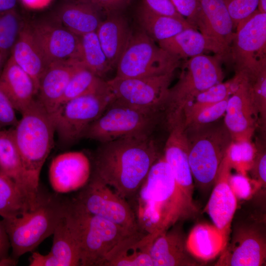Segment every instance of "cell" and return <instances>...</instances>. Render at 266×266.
<instances>
[{
  "instance_id": "1f68e13d",
  "label": "cell",
  "mask_w": 266,
  "mask_h": 266,
  "mask_svg": "<svg viewBox=\"0 0 266 266\" xmlns=\"http://www.w3.org/2000/svg\"><path fill=\"white\" fill-rule=\"evenodd\" d=\"M159 46L180 60H187L209 51L205 37L192 28L158 42Z\"/></svg>"
},
{
  "instance_id": "f6af8a7d",
  "label": "cell",
  "mask_w": 266,
  "mask_h": 266,
  "mask_svg": "<svg viewBox=\"0 0 266 266\" xmlns=\"http://www.w3.org/2000/svg\"><path fill=\"white\" fill-rule=\"evenodd\" d=\"M16 109L0 89V128L14 127L18 122Z\"/></svg>"
},
{
  "instance_id": "ac0fdd59",
  "label": "cell",
  "mask_w": 266,
  "mask_h": 266,
  "mask_svg": "<svg viewBox=\"0 0 266 266\" xmlns=\"http://www.w3.org/2000/svg\"><path fill=\"white\" fill-rule=\"evenodd\" d=\"M203 16L201 33L206 38L209 51L222 61L229 57L234 34L232 18L222 0H199Z\"/></svg>"
},
{
  "instance_id": "f907efd6",
  "label": "cell",
  "mask_w": 266,
  "mask_h": 266,
  "mask_svg": "<svg viewBox=\"0 0 266 266\" xmlns=\"http://www.w3.org/2000/svg\"><path fill=\"white\" fill-rule=\"evenodd\" d=\"M10 247H11L10 243L0 240V260L9 257L8 251Z\"/></svg>"
},
{
  "instance_id": "681fc988",
  "label": "cell",
  "mask_w": 266,
  "mask_h": 266,
  "mask_svg": "<svg viewBox=\"0 0 266 266\" xmlns=\"http://www.w3.org/2000/svg\"><path fill=\"white\" fill-rule=\"evenodd\" d=\"M17 0H0V12L15 9Z\"/></svg>"
},
{
  "instance_id": "4fadbf2b",
  "label": "cell",
  "mask_w": 266,
  "mask_h": 266,
  "mask_svg": "<svg viewBox=\"0 0 266 266\" xmlns=\"http://www.w3.org/2000/svg\"><path fill=\"white\" fill-rule=\"evenodd\" d=\"M78 205L80 209V266H102L110 251L120 241L134 233L88 213Z\"/></svg>"
},
{
  "instance_id": "f5cc1de1",
  "label": "cell",
  "mask_w": 266,
  "mask_h": 266,
  "mask_svg": "<svg viewBox=\"0 0 266 266\" xmlns=\"http://www.w3.org/2000/svg\"><path fill=\"white\" fill-rule=\"evenodd\" d=\"M257 9L261 13H266V0H258Z\"/></svg>"
},
{
  "instance_id": "83f0119b",
  "label": "cell",
  "mask_w": 266,
  "mask_h": 266,
  "mask_svg": "<svg viewBox=\"0 0 266 266\" xmlns=\"http://www.w3.org/2000/svg\"><path fill=\"white\" fill-rule=\"evenodd\" d=\"M33 79L38 91L40 78L48 66L25 24L10 55Z\"/></svg>"
},
{
  "instance_id": "c3c4849f",
  "label": "cell",
  "mask_w": 266,
  "mask_h": 266,
  "mask_svg": "<svg viewBox=\"0 0 266 266\" xmlns=\"http://www.w3.org/2000/svg\"><path fill=\"white\" fill-rule=\"evenodd\" d=\"M27 8L33 9L43 8L49 4L52 0H21Z\"/></svg>"
},
{
  "instance_id": "d590c367",
  "label": "cell",
  "mask_w": 266,
  "mask_h": 266,
  "mask_svg": "<svg viewBox=\"0 0 266 266\" xmlns=\"http://www.w3.org/2000/svg\"><path fill=\"white\" fill-rule=\"evenodd\" d=\"M79 37L83 66L102 78L112 68L107 61L96 32L88 33Z\"/></svg>"
},
{
  "instance_id": "bcb514c9",
  "label": "cell",
  "mask_w": 266,
  "mask_h": 266,
  "mask_svg": "<svg viewBox=\"0 0 266 266\" xmlns=\"http://www.w3.org/2000/svg\"><path fill=\"white\" fill-rule=\"evenodd\" d=\"M257 151L250 170L257 182L266 186V153L264 145L257 144Z\"/></svg>"
},
{
  "instance_id": "6da1fadb",
  "label": "cell",
  "mask_w": 266,
  "mask_h": 266,
  "mask_svg": "<svg viewBox=\"0 0 266 266\" xmlns=\"http://www.w3.org/2000/svg\"><path fill=\"white\" fill-rule=\"evenodd\" d=\"M140 231L161 233L179 222L194 218L199 209L184 195L162 155L151 167L133 198L128 201Z\"/></svg>"
},
{
  "instance_id": "60d3db41",
  "label": "cell",
  "mask_w": 266,
  "mask_h": 266,
  "mask_svg": "<svg viewBox=\"0 0 266 266\" xmlns=\"http://www.w3.org/2000/svg\"><path fill=\"white\" fill-rule=\"evenodd\" d=\"M233 22L234 30L237 25L256 9L258 0H222Z\"/></svg>"
},
{
  "instance_id": "4dcf8cb0",
  "label": "cell",
  "mask_w": 266,
  "mask_h": 266,
  "mask_svg": "<svg viewBox=\"0 0 266 266\" xmlns=\"http://www.w3.org/2000/svg\"><path fill=\"white\" fill-rule=\"evenodd\" d=\"M136 19L141 30L157 42L168 38L185 29L192 28L187 22L156 14L142 4L137 10Z\"/></svg>"
},
{
  "instance_id": "f546056e",
  "label": "cell",
  "mask_w": 266,
  "mask_h": 266,
  "mask_svg": "<svg viewBox=\"0 0 266 266\" xmlns=\"http://www.w3.org/2000/svg\"><path fill=\"white\" fill-rule=\"evenodd\" d=\"M97 9L91 2L69 3L62 7L58 18L64 27L80 36L96 32L101 22Z\"/></svg>"
},
{
  "instance_id": "ab89813d",
  "label": "cell",
  "mask_w": 266,
  "mask_h": 266,
  "mask_svg": "<svg viewBox=\"0 0 266 266\" xmlns=\"http://www.w3.org/2000/svg\"><path fill=\"white\" fill-rule=\"evenodd\" d=\"M178 12L194 29L200 33L203 16L199 0H171Z\"/></svg>"
},
{
  "instance_id": "44dd1931",
  "label": "cell",
  "mask_w": 266,
  "mask_h": 266,
  "mask_svg": "<svg viewBox=\"0 0 266 266\" xmlns=\"http://www.w3.org/2000/svg\"><path fill=\"white\" fill-rule=\"evenodd\" d=\"M231 168L224 157L213 190L204 208L214 225L228 238L237 207V199L228 181Z\"/></svg>"
},
{
  "instance_id": "d4e9b609",
  "label": "cell",
  "mask_w": 266,
  "mask_h": 266,
  "mask_svg": "<svg viewBox=\"0 0 266 266\" xmlns=\"http://www.w3.org/2000/svg\"><path fill=\"white\" fill-rule=\"evenodd\" d=\"M0 89L20 113L33 102L37 94L33 79L10 56L0 75Z\"/></svg>"
},
{
  "instance_id": "db71d44e",
  "label": "cell",
  "mask_w": 266,
  "mask_h": 266,
  "mask_svg": "<svg viewBox=\"0 0 266 266\" xmlns=\"http://www.w3.org/2000/svg\"><path fill=\"white\" fill-rule=\"evenodd\" d=\"M5 63V61H4L0 56V75L1 73Z\"/></svg>"
},
{
  "instance_id": "f1b7e54d",
  "label": "cell",
  "mask_w": 266,
  "mask_h": 266,
  "mask_svg": "<svg viewBox=\"0 0 266 266\" xmlns=\"http://www.w3.org/2000/svg\"><path fill=\"white\" fill-rule=\"evenodd\" d=\"M228 240L214 225L199 224L187 237L186 245L188 251L195 258L206 262L220 254Z\"/></svg>"
},
{
  "instance_id": "9a60e30c",
  "label": "cell",
  "mask_w": 266,
  "mask_h": 266,
  "mask_svg": "<svg viewBox=\"0 0 266 266\" xmlns=\"http://www.w3.org/2000/svg\"><path fill=\"white\" fill-rule=\"evenodd\" d=\"M28 25L34 42L48 65L67 60L81 62L80 37L62 24L41 21Z\"/></svg>"
},
{
  "instance_id": "8d00e7d4",
  "label": "cell",
  "mask_w": 266,
  "mask_h": 266,
  "mask_svg": "<svg viewBox=\"0 0 266 266\" xmlns=\"http://www.w3.org/2000/svg\"><path fill=\"white\" fill-rule=\"evenodd\" d=\"M24 25L15 9L0 12V56L4 61L10 55Z\"/></svg>"
},
{
  "instance_id": "7c38bea8",
  "label": "cell",
  "mask_w": 266,
  "mask_h": 266,
  "mask_svg": "<svg viewBox=\"0 0 266 266\" xmlns=\"http://www.w3.org/2000/svg\"><path fill=\"white\" fill-rule=\"evenodd\" d=\"M174 72L144 77L115 76L106 81L112 100L141 109L164 110Z\"/></svg>"
},
{
  "instance_id": "8992f818",
  "label": "cell",
  "mask_w": 266,
  "mask_h": 266,
  "mask_svg": "<svg viewBox=\"0 0 266 266\" xmlns=\"http://www.w3.org/2000/svg\"><path fill=\"white\" fill-rule=\"evenodd\" d=\"M188 160L197 187L208 190L214 185L220 165L233 141L224 124L185 128Z\"/></svg>"
},
{
  "instance_id": "e575fe53",
  "label": "cell",
  "mask_w": 266,
  "mask_h": 266,
  "mask_svg": "<svg viewBox=\"0 0 266 266\" xmlns=\"http://www.w3.org/2000/svg\"><path fill=\"white\" fill-rule=\"evenodd\" d=\"M109 92L106 81L82 67L74 74L68 83L63 95L62 104L79 97Z\"/></svg>"
},
{
  "instance_id": "cb8c5ba5",
  "label": "cell",
  "mask_w": 266,
  "mask_h": 266,
  "mask_svg": "<svg viewBox=\"0 0 266 266\" xmlns=\"http://www.w3.org/2000/svg\"><path fill=\"white\" fill-rule=\"evenodd\" d=\"M159 234L139 231L127 236L107 255L102 266H153L150 249Z\"/></svg>"
},
{
  "instance_id": "ffe728a7",
  "label": "cell",
  "mask_w": 266,
  "mask_h": 266,
  "mask_svg": "<svg viewBox=\"0 0 266 266\" xmlns=\"http://www.w3.org/2000/svg\"><path fill=\"white\" fill-rule=\"evenodd\" d=\"M82 67L84 66L81 62L77 60L53 62L41 76L36 99L53 118L62 104L70 79Z\"/></svg>"
},
{
  "instance_id": "8fae6325",
  "label": "cell",
  "mask_w": 266,
  "mask_h": 266,
  "mask_svg": "<svg viewBox=\"0 0 266 266\" xmlns=\"http://www.w3.org/2000/svg\"><path fill=\"white\" fill-rule=\"evenodd\" d=\"M74 200L89 214L106 219L132 233L140 231L128 201L94 176L91 175Z\"/></svg>"
},
{
  "instance_id": "30bf717a",
  "label": "cell",
  "mask_w": 266,
  "mask_h": 266,
  "mask_svg": "<svg viewBox=\"0 0 266 266\" xmlns=\"http://www.w3.org/2000/svg\"><path fill=\"white\" fill-rule=\"evenodd\" d=\"M112 100L110 92L79 97L62 104L53 117L60 141L69 144L84 137L88 127Z\"/></svg>"
},
{
  "instance_id": "e0dca14e",
  "label": "cell",
  "mask_w": 266,
  "mask_h": 266,
  "mask_svg": "<svg viewBox=\"0 0 266 266\" xmlns=\"http://www.w3.org/2000/svg\"><path fill=\"white\" fill-rule=\"evenodd\" d=\"M48 254L57 266H80V212L74 201H68L66 211L53 233Z\"/></svg>"
},
{
  "instance_id": "ee69618b",
  "label": "cell",
  "mask_w": 266,
  "mask_h": 266,
  "mask_svg": "<svg viewBox=\"0 0 266 266\" xmlns=\"http://www.w3.org/2000/svg\"><path fill=\"white\" fill-rule=\"evenodd\" d=\"M228 181L236 199H246L252 194V186L245 174L239 172L233 175L231 174Z\"/></svg>"
},
{
  "instance_id": "7a4b0ae2",
  "label": "cell",
  "mask_w": 266,
  "mask_h": 266,
  "mask_svg": "<svg viewBox=\"0 0 266 266\" xmlns=\"http://www.w3.org/2000/svg\"><path fill=\"white\" fill-rule=\"evenodd\" d=\"M161 156L151 136L128 137L101 143L94 159V176L128 201Z\"/></svg>"
},
{
  "instance_id": "7bdbcfd3",
  "label": "cell",
  "mask_w": 266,
  "mask_h": 266,
  "mask_svg": "<svg viewBox=\"0 0 266 266\" xmlns=\"http://www.w3.org/2000/svg\"><path fill=\"white\" fill-rule=\"evenodd\" d=\"M141 4L156 14L172 17L187 23L186 19L178 12L171 0H142Z\"/></svg>"
},
{
  "instance_id": "b9f144b4",
  "label": "cell",
  "mask_w": 266,
  "mask_h": 266,
  "mask_svg": "<svg viewBox=\"0 0 266 266\" xmlns=\"http://www.w3.org/2000/svg\"><path fill=\"white\" fill-rule=\"evenodd\" d=\"M228 100V98L201 110L185 127L205 125L218 120L225 115Z\"/></svg>"
},
{
  "instance_id": "5b68a950",
  "label": "cell",
  "mask_w": 266,
  "mask_h": 266,
  "mask_svg": "<svg viewBox=\"0 0 266 266\" xmlns=\"http://www.w3.org/2000/svg\"><path fill=\"white\" fill-rule=\"evenodd\" d=\"M222 61L204 54L189 58L182 65L176 83L169 88L164 111L167 129L183 123L186 106L200 93L223 82Z\"/></svg>"
},
{
  "instance_id": "484cf974",
  "label": "cell",
  "mask_w": 266,
  "mask_h": 266,
  "mask_svg": "<svg viewBox=\"0 0 266 266\" xmlns=\"http://www.w3.org/2000/svg\"><path fill=\"white\" fill-rule=\"evenodd\" d=\"M0 170L25 194L33 209L41 193L35 192L28 181L14 140L12 127L8 130H0Z\"/></svg>"
},
{
  "instance_id": "816d5d0a",
  "label": "cell",
  "mask_w": 266,
  "mask_h": 266,
  "mask_svg": "<svg viewBox=\"0 0 266 266\" xmlns=\"http://www.w3.org/2000/svg\"><path fill=\"white\" fill-rule=\"evenodd\" d=\"M0 240L5 242L10 243L5 225L2 220H0Z\"/></svg>"
},
{
  "instance_id": "d6a6232c",
  "label": "cell",
  "mask_w": 266,
  "mask_h": 266,
  "mask_svg": "<svg viewBox=\"0 0 266 266\" xmlns=\"http://www.w3.org/2000/svg\"><path fill=\"white\" fill-rule=\"evenodd\" d=\"M241 79L240 75L235 74L229 80L215 84L197 95L184 109L183 120L185 127L201 110L229 98Z\"/></svg>"
},
{
  "instance_id": "9c48e42d",
  "label": "cell",
  "mask_w": 266,
  "mask_h": 266,
  "mask_svg": "<svg viewBox=\"0 0 266 266\" xmlns=\"http://www.w3.org/2000/svg\"><path fill=\"white\" fill-rule=\"evenodd\" d=\"M229 58L235 74L250 80L266 69V13L256 9L237 25Z\"/></svg>"
},
{
  "instance_id": "f35d334b",
  "label": "cell",
  "mask_w": 266,
  "mask_h": 266,
  "mask_svg": "<svg viewBox=\"0 0 266 266\" xmlns=\"http://www.w3.org/2000/svg\"><path fill=\"white\" fill-rule=\"evenodd\" d=\"M251 82L252 100L263 128L266 121V69L262 71Z\"/></svg>"
},
{
  "instance_id": "11a10c76",
  "label": "cell",
  "mask_w": 266,
  "mask_h": 266,
  "mask_svg": "<svg viewBox=\"0 0 266 266\" xmlns=\"http://www.w3.org/2000/svg\"><path fill=\"white\" fill-rule=\"evenodd\" d=\"M81 2H91L92 0H79Z\"/></svg>"
},
{
  "instance_id": "836d02e7",
  "label": "cell",
  "mask_w": 266,
  "mask_h": 266,
  "mask_svg": "<svg viewBox=\"0 0 266 266\" xmlns=\"http://www.w3.org/2000/svg\"><path fill=\"white\" fill-rule=\"evenodd\" d=\"M31 209L27 196L0 170V216L2 219L17 217Z\"/></svg>"
},
{
  "instance_id": "74e56055",
  "label": "cell",
  "mask_w": 266,
  "mask_h": 266,
  "mask_svg": "<svg viewBox=\"0 0 266 266\" xmlns=\"http://www.w3.org/2000/svg\"><path fill=\"white\" fill-rule=\"evenodd\" d=\"M256 151V146L251 140H233L227 149L225 158L231 168L245 174L251 168Z\"/></svg>"
},
{
  "instance_id": "2e32d148",
  "label": "cell",
  "mask_w": 266,
  "mask_h": 266,
  "mask_svg": "<svg viewBox=\"0 0 266 266\" xmlns=\"http://www.w3.org/2000/svg\"><path fill=\"white\" fill-rule=\"evenodd\" d=\"M241 76L237 87L228 98L224 115V124L233 141L251 140L259 120L252 100L250 81Z\"/></svg>"
},
{
  "instance_id": "4316f807",
  "label": "cell",
  "mask_w": 266,
  "mask_h": 266,
  "mask_svg": "<svg viewBox=\"0 0 266 266\" xmlns=\"http://www.w3.org/2000/svg\"><path fill=\"white\" fill-rule=\"evenodd\" d=\"M96 32L110 66L116 67L132 32L127 20L118 13L108 14Z\"/></svg>"
},
{
  "instance_id": "603a6c76",
  "label": "cell",
  "mask_w": 266,
  "mask_h": 266,
  "mask_svg": "<svg viewBox=\"0 0 266 266\" xmlns=\"http://www.w3.org/2000/svg\"><path fill=\"white\" fill-rule=\"evenodd\" d=\"M182 225V222L177 223L153 240L150 249L153 266L199 265L187 249V236Z\"/></svg>"
},
{
  "instance_id": "3957f363",
  "label": "cell",
  "mask_w": 266,
  "mask_h": 266,
  "mask_svg": "<svg viewBox=\"0 0 266 266\" xmlns=\"http://www.w3.org/2000/svg\"><path fill=\"white\" fill-rule=\"evenodd\" d=\"M21 113L12 127L13 137L28 181L39 193L41 170L53 145L55 123L36 98Z\"/></svg>"
},
{
  "instance_id": "ba28073f",
  "label": "cell",
  "mask_w": 266,
  "mask_h": 266,
  "mask_svg": "<svg viewBox=\"0 0 266 266\" xmlns=\"http://www.w3.org/2000/svg\"><path fill=\"white\" fill-rule=\"evenodd\" d=\"M181 60L157 45L141 29L132 32L116 66V77L137 78L174 72Z\"/></svg>"
},
{
  "instance_id": "5bb4252c",
  "label": "cell",
  "mask_w": 266,
  "mask_h": 266,
  "mask_svg": "<svg viewBox=\"0 0 266 266\" xmlns=\"http://www.w3.org/2000/svg\"><path fill=\"white\" fill-rule=\"evenodd\" d=\"M264 223L242 222L234 226L216 262L219 266H261L266 264V237Z\"/></svg>"
},
{
  "instance_id": "7402d4cb",
  "label": "cell",
  "mask_w": 266,
  "mask_h": 266,
  "mask_svg": "<svg viewBox=\"0 0 266 266\" xmlns=\"http://www.w3.org/2000/svg\"><path fill=\"white\" fill-rule=\"evenodd\" d=\"M168 130L169 135L164 148V157L181 192L191 202L194 203L193 178L188 160L184 125L180 123Z\"/></svg>"
},
{
  "instance_id": "7dc6e473",
  "label": "cell",
  "mask_w": 266,
  "mask_h": 266,
  "mask_svg": "<svg viewBox=\"0 0 266 266\" xmlns=\"http://www.w3.org/2000/svg\"><path fill=\"white\" fill-rule=\"evenodd\" d=\"M131 0H92L91 3L97 8L102 9L107 15L118 13Z\"/></svg>"
},
{
  "instance_id": "d6986e66",
  "label": "cell",
  "mask_w": 266,
  "mask_h": 266,
  "mask_svg": "<svg viewBox=\"0 0 266 266\" xmlns=\"http://www.w3.org/2000/svg\"><path fill=\"white\" fill-rule=\"evenodd\" d=\"M91 164L81 151L60 154L52 160L49 168L50 184L57 193H67L82 189L91 175Z\"/></svg>"
},
{
  "instance_id": "52a82bcc",
  "label": "cell",
  "mask_w": 266,
  "mask_h": 266,
  "mask_svg": "<svg viewBox=\"0 0 266 266\" xmlns=\"http://www.w3.org/2000/svg\"><path fill=\"white\" fill-rule=\"evenodd\" d=\"M161 111L141 109L112 100L88 127L84 137L101 143L128 137L151 136Z\"/></svg>"
},
{
  "instance_id": "277c9868",
  "label": "cell",
  "mask_w": 266,
  "mask_h": 266,
  "mask_svg": "<svg viewBox=\"0 0 266 266\" xmlns=\"http://www.w3.org/2000/svg\"><path fill=\"white\" fill-rule=\"evenodd\" d=\"M67 204L68 201L58 196L41 194L33 209L19 216L2 219L12 248V257L17 261L53 234Z\"/></svg>"
}]
</instances>
